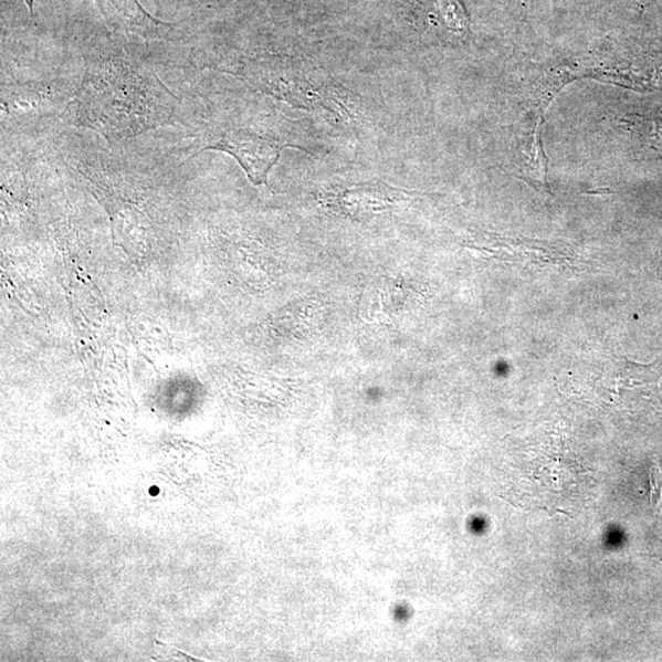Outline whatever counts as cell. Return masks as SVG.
Listing matches in <instances>:
<instances>
[{
  "instance_id": "obj_1",
  "label": "cell",
  "mask_w": 662,
  "mask_h": 662,
  "mask_svg": "<svg viewBox=\"0 0 662 662\" xmlns=\"http://www.w3.org/2000/svg\"><path fill=\"white\" fill-rule=\"evenodd\" d=\"M171 103L172 96L157 78L116 62L87 72L77 96L85 125L115 139L161 126L171 115Z\"/></svg>"
},
{
  "instance_id": "obj_2",
  "label": "cell",
  "mask_w": 662,
  "mask_h": 662,
  "mask_svg": "<svg viewBox=\"0 0 662 662\" xmlns=\"http://www.w3.org/2000/svg\"><path fill=\"white\" fill-rule=\"evenodd\" d=\"M286 147L277 141L256 136L249 130L224 133L216 143L207 145L200 151L218 150L232 155L243 167L254 186L267 183V176Z\"/></svg>"
},
{
  "instance_id": "obj_3",
  "label": "cell",
  "mask_w": 662,
  "mask_h": 662,
  "mask_svg": "<svg viewBox=\"0 0 662 662\" xmlns=\"http://www.w3.org/2000/svg\"><path fill=\"white\" fill-rule=\"evenodd\" d=\"M107 24L117 31L136 33L147 40L161 39L171 27L153 18L138 0H96Z\"/></svg>"
},
{
  "instance_id": "obj_4",
  "label": "cell",
  "mask_w": 662,
  "mask_h": 662,
  "mask_svg": "<svg viewBox=\"0 0 662 662\" xmlns=\"http://www.w3.org/2000/svg\"><path fill=\"white\" fill-rule=\"evenodd\" d=\"M411 4L423 24L452 33L458 40H465L471 35L464 0H411Z\"/></svg>"
},
{
  "instance_id": "obj_5",
  "label": "cell",
  "mask_w": 662,
  "mask_h": 662,
  "mask_svg": "<svg viewBox=\"0 0 662 662\" xmlns=\"http://www.w3.org/2000/svg\"><path fill=\"white\" fill-rule=\"evenodd\" d=\"M543 118H538L535 127L529 134L526 147L521 156L519 171L521 177L540 192L549 193L547 183L548 160L542 145Z\"/></svg>"
},
{
  "instance_id": "obj_6",
  "label": "cell",
  "mask_w": 662,
  "mask_h": 662,
  "mask_svg": "<svg viewBox=\"0 0 662 662\" xmlns=\"http://www.w3.org/2000/svg\"><path fill=\"white\" fill-rule=\"evenodd\" d=\"M650 503L656 514H662V466L655 463L649 470Z\"/></svg>"
},
{
  "instance_id": "obj_7",
  "label": "cell",
  "mask_w": 662,
  "mask_h": 662,
  "mask_svg": "<svg viewBox=\"0 0 662 662\" xmlns=\"http://www.w3.org/2000/svg\"><path fill=\"white\" fill-rule=\"evenodd\" d=\"M33 2H35V0H25V3L30 10L31 17H32L33 21H35V24H36L35 14H33Z\"/></svg>"
}]
</instances>
